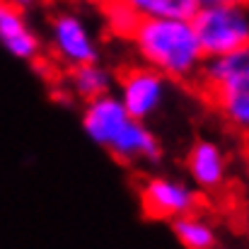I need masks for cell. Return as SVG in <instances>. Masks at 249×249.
Instances as JSON below:
<instances>
[{"mask_svg":"<svg viewBox=\"0 0 249 249\" xmlns=\"http://www.w3.org/2000/svg\"><path fill=\"white\" fill-rule=\"evenodd\" d=\"M128 41L138 58L165 75L169 83H196L206 63L191 17L141 19Z\"/></svg>","mask_w":249,"mask_h":249,"instance_id":"1","label":"cell"},{"mask_svg":"<svg viewBox=\"0 0 249 249\" xmlns=\"http://www.w3.org/2000/svg\"><path fill=\"white\" fill-rule=\"evenodd\" d=\"M83 128L89 141L124 165H155L162 145L145 121L131 116L114 92L85 102Z\"/></svg>","mask_w":249,"mask_h":249,"instance_id":"2","label":"cell"},{"mask_svg":"<svg viewBox=\"0 0 249 249\" xmlns=\"http://www.w3.org/2000/svg\"><path fill=\"white\" fill-rule=\"evenodd\" d=\"M196 83L201 97L225 124L249 138V46L208 56Z\"/></svg>","mask_w":249,"mask_h":249,"instance_id":"3","label":"cell"},{"mask_svg":"<svg viewBox=\"0 0 249 249\" xmlns=\"http://www.w3.org/2000/svg\"><path fill=\"white\" fill-rule=\"evenodd\" d=\"M191 24L206 58L249 46V5L196 7Z\"/></svg>","mask_w":249,"mask_h":249,"instance_id":"4","label":"cell"},{"mask_svg":"<svg viewBox=\"0 0 249 249\" xmlns=\"http://www.w3.org/2000/svg\"><path fill=\"white\" fill-rule=\"evenodd\" d=\"M201 191L174 177H148L141 186V211L150 220H167L198 211Z\"/></svg>","mask_w":249,"mask_h":249,"instance_id":"5","label":"cell"},{"mask_svg":"<svg viewBox=\"0 0 249 249\" xmlns=\"http://www.w3.org/2000/svg\"><path fill=\"white\" fill-rule=\"evenodd\" d=\"M114 85L119 87L116 97L121 99L126 111L141 121H148L165 104L169 80L165 75H160L155 68L141 63V66H131L124 73H119Z\"/></svg>","mask_w":249,"mask_h":249,"instance_id":"6","label":"cell"},{"mask_svg":"<svg viewBox=\"0 0 249 249\" xmlns=\"http://www.w3.org/2000/svg\"><path fill=\"white\" fill-rule=\"evenodd\" d=\"M51 51L53 56L66 66L75 68L89 61H99V49L92 29L87 27L80 15L75 12H58L51 19V32H49Z\"/></svg>","mask_w":249,"mask_h":249,"instance_id":"7","label":"cell"},{"mask_svg":"<svg viewBox=\"0 0 249 249\" xmlns=\"http://www.w3.org/2000/svg\"><path fill=\"white\" fill-rule=\"evenodd\" d=\"M0 46L17 61L36 63L44 53L39 34L24 17V7L0 0Z\"/></svg>","mask_w":249,"mask_h":249,"instance_id":"8","label":"cell"},{"mask_svg":"<svg viewBox=\"0 0 249 249\" xmlns=\"http://www.w3.org/2000/svg\"><path fill=\"white\" fill-rule=\"evenodd\" d=\"M186 172L198 191L218 194L228 184V155L215 141L201 138L186 155Z\"/></svg>","mask_w":249,"mask_h":249,"instance_id":"9","label":"cell"},{"mask_svg":"<svg viewBox=\"0 0 249 249\" xmlns=\"http://www.w3.org/2000/svg\"><path fill=\"white\" fill-rule=\"evenodd\" d=\"M114 83H116V78L99 61H89V63H83V66L68 68V80H66L68 89L83 102H89L94 97H102V94L111 92Z\"/></svg>","mask_w":249,"mask_h":249,"instance_id":"10","label":"cell"},{"mask_svg":"<svg viewBox=\"0 0 249 249\" xmlns=\"http://www.w3.org/2000/svg\"><path fill=\"white\" fill-rule=\"evenodd\" d=\"M172 230H174L177 242L186 249H213L220 242L215 225L198 211H191V213L174 218Z\"/></svg>","mask_w":249,"mask_h":249,"instance_id":"11","label":"cell"},{"mask_svg":"<svg viewBox=\"0 0 249 249\" xmlns=\"http://www.w3.org/2000/svg\"><path fill=\"white\" fill-rule=\"evenodd\" d=\"M99 10L109 34L119 39H131V34L141 24V17L133 12V7L126 0H99Z\"/></svg>","mask_w":249,"mask_h":249,"instance_id":"12","label":"cell"},{"mask_svg":"<svg viewBox=\"0 0 249 249\" xmlns=\"http://www.w3.org/2000/svg\"><path fill=\"white\" fill-rule=\"evenodd\" d=\"M141 19L153 17H191L196 12V0H126Z\"/></svg>","mask_w":249,"mask_h":249,"instance_id":"13","label":"cell"},{"mask_svg":"<svg viewBox=\"0 0 249 249\" xmlns=\"http://www.w3.org/2000/svg\"><path fill=\"white\" fill-rule=\"evenodd\" d=\"M198 7H208V5H249V0H196Z\"/></svg>","mask_w":249,"mask_h":249,"instance_id":"14","label":"cell"},{"mask_svg":"<svg viewBox=\"0 0 249 249\" xmlns=\"http://www.w3.org/2000/svg\"><path fill=\"white\" fill-rule=\"evenodd\" d=\"M7 2H12V5H19V7H24V10H27V7L34 2V0H7Z\"/></svg>","mask_w":249,"mask_h":249,"instance_id":"15","label":"cell"},{"mask_svg":"<svg viewBox=\"0 0 249 249\" xmlns=\"http://www.w3.org/2000/svg\"><path fill=\"white\" fill-rule=\"evenodd\" d=\"M247 186H249V174H247Z\"/></svg>","mask_w":249,"mask_h":249,"instance_id":"16","label":"cell"}]
</instances>
